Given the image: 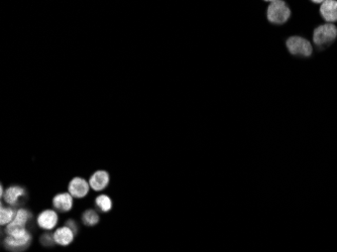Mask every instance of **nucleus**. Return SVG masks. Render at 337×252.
<instances>
[{
	"label": "nucleus",
	"mask_w": 337,
	"mask_h": 252,
	"mask_svg": "<svg viewBox=\"0 0 337 252\" xmlns=\"http://www.w3.org/2000/svg\"><path fill=\"white\" fill-rule=\"evenodd\" d=\"M96 206L104 213L109 212L112 209V200L107 195H100L95 200Z\"/></svg>",
	"instance_id": "13"
},
{
	"label": "nucleus",
	"mask_w": 337,
	"mask_h": 252,
	"mask_svg": "<svg viewBox=\"0 0 337 252\" xmlns=\"http://www.w3.org/2000/svg\"><path fill=\"white\" fill-rule=\"evenodd\" d=\"M68 190H69V193L72 195L73 198L82 199V198H84L88 195L89 190H90V185L83 178L77 177V178H74L69 183Z\"/></svg>",
	"instance_id": "4"
},
{
	"label": "nucleus",
	"mask_w": 337,
	"mask_h": 252,
	"mask_svg": "<svg viewBox=\"0 0 337 252\" xmlns=\"http://www.w3.org/2000/svg\"><path fill=\"white\" fill-rule=\"evenodd\" d=\"M53 206L60 212H69L73 208V197L70 193H61L54 197Z\"/></svg>",
	"instance_id": "11"
},
{
	"label": "nucleus",
	"mask_w": 337,
	"mask_h": 252,
	"mask_svg": "<svg viewBox=\"0 0 337 252\" xmlns=\"http://www.w3.org/2000/svg\"><path fill=\"white\" fill-rule=\"evenodd\" d=\"M58 221H59V217H58L57 212L54 210L48 209V210L43 211L38 215L36 222L41 228H43L45 230H52L57 226Z\"/></svg>",
	"instance_id": "7"
},
{
	"label": "nucleus",
	"mask_w": 337,
	"mask_h": 252,
	"mask_svg": "<svg viewBox=\"0 0 337 252\" xmlns=\"http://www.w3.org/2000/svg\"><path fill=\"white\" fill-rule=\"evenodd\" d=\"M31 219V213L27 210V209H19L17 210V213H16V216L14 218V220L12 221V223L16 224V225H19V226H24L26 227V225L28 224L29 220Z\"/></svg>",
	"instance_id": "14"
},
{
	"label": "nucleus",
	"mask_w": 337,
	"mask_h": 252,
	"mask_svg": "<svg viewBox=\"0 0 337 252\" xmlns=\"http://www.w3.org/2000/svg\"><path fill=\"white\" fill-rule=\"evenodd\" d=\"M286 48L288 52L295 57L309 58L313 54V47L310 40L300 35L290 36L286 40Z\"/></svg>",
	"instance_id": "3"
},
{
	"label": "nucleus",
	"mask_w": 337,
	"mask_h": 252,
	"mask_svg": "<svg viewBox=\"0 0 337 252\" xmlns=\"http://www.w3.org/2000/svg\"><path fill=\"white\" fill-rule=\"evenodd\" d=\"M41 241H42V243H43L45 246H51V245H53L54 243H56L55 240H54V236L51 235V234H49V233H48V234H44V235L42 236Z\"/></svg>",
	"instance_id": "16"
},
{
	"label": "nucleus",
	"mask_w": 337,
	"mask_h": 252,
	"mask_svg": "<svg viewBox=\"0 0 337 252\" xmlns=\"http://www.w3.org/2000/svg\"><path fill=\"white\" fill-rule=\"evenodd\" d=\"M82 221L86 226H94V225L98 224L99 216L96 211L90 209V210H87L84 212V214L82 216Z\"/></svg>",
	"instance_id": "15"
},
{
	"label": "nucleus",
	"mask_w": 337,
	"mask_h": 252,
	"mask_svg": "<svg viewBox=\"0 0 337 252\" xmlns=\"http://www.w3.org/2000/svg\"><path fill=\"white\" fill-rule=\"evenodd\" d=\"M337 38V27L334 24H324L317 27L312 35L314 45L318 49H325L335 41Z\"/></svg>",
	"instance_id": "2"
},
{
	"label": "nucleus",
	"mask_w": 337,
	"mask_h": 252,
	"mask_svg": "<svg viewBox=\"0 0 337 252\" xmlns=\"http://www.w3.org/2000/svg\"><path fill=\"white\" fill-rule=\"evenodd\" d=\"M66 226H68L69 228H71L73 231H74V233L76 234L77 233V229H78V226H77V224H76V222L74 220H68V222L66 223Z\"/></svg>",
	"instance_id": "17"
},
{
	"label": "nucleus",
	"mask_w": 337,
	"mask_h": 252,
	"mask_svg": "<svg viewBox=\"0 0 337 252\" xmlns=\"http://www.w3.org/2000/svg\"><path fill=\"white\" fill-rule=\"evenodd\" d=\"M0 196L3 198V196H4V193H3V187L2 186H0Z\"/></svg>",
	"instance_id": "18"
},
{
	"label": "nucleus",
	"mask_w": 337,
	"mask_h": 252,
	"mask_svg": "<svg viewBox=\"0 0 337 252\" xmlns=\"http://www.w3.org/2000/svg\"><path fill=\"white\" fill-rule=\"evenodd\" d=\"M31 242V235L29 234L28 236L15 238L12 236H6L4 239V245L5 247L13 252H21L27 249Z\"/></svg>",
	"instance_id": "5"
},
{
	"label": "nucleus",
	"mask_w": 337,
	"mask_h": 252,
	"mask_svg": "<svg viewBox=\"0 0 337 252\" xmlns=\"http://www.w3.org/2000/svg\"><path fill=\"white\" fill-rule=\"evenodd\" d=\"M269 2L270 4L267 8V18L269 23L275 26H282L286 24L291 17V9L288 4L281 0Z\"/></svg>",
	"instance_id": "1"
},
{
	"label": "nucleus",
	"mask_w": 337,
	"mask_h": 252,
	"mask_svg": "<svg viewBox=\"0 0 337 252\" xmlns=\"http://www.w3.org/2000/svg\"><path fill=\"white\" fill-rule=\"evenodd\" d=\"M17 211L13 208L10 207H4L1 204V209H0V224L1 225H8L12 221L14 220L16 216Z\"/></svg>",
	"instance_id": "12"
},
{
	"label": "nucleus",
	"mask_w": 337,
	"mask_h": 252,
	"mask_svg": "<svg viewBox=\"0 0 337 252\" xmlns=\"http://www.w3.org/2000/svg\"><path fill=\"white\" fill-rule=\"evenodd\" d=\"M109 181L110 177L106 171H97L90 177L89 185L95 192H100L108 186Z\"/></svg>",
	"instance_id": "8"
},
{
	"label": "nucleus",
	"mask_w": 337,
	"mask_h": 252,
	"mask_svg": "<svg viewBox=\"0 0 337 252\" xmlns=\"http://www.w3.org/2000/svg\"><path fill=\"white\" fill-rule=\"evenodd\" d=\"M321 17L326 24H334L337 22L336 0H326L320 5L319 9Z\"/></svg>",
	"instance_id": "6"
},
{
	"label": "nucleus",
	"mask_w": 337,
	"mask_h": 252,
	"mask_svg": "<svg viewBox=\"0 0 337 252\" xmlns=\"http://www.w3.org/2000/svg\"><path fill=\"white\" fill-rule=\"evenodd\" d=\"M53 236H54V240L57 244L62 245V246H68L73 242L75 233L68 226H64V227L58 228L55 231V233L53 234Z\"/></svg>",
	"instance_id": "10"
},
{
	"label": "nucleus",
	"mask_w": 337,
	"mask_h": 252,
	"mask_svg": "<svg viewBox=\"0 0 337 252\" xmlns=\"http://www.w3.org/2000/svg\"><path fill=\"white\" fill-rule=\"evenodd\" d=\"M26 195H27V192L25 188H23L21 186H11L5 191L3 199L8 205L16 206L18 204L19 200L23 199L24 197H26Z\"/></svg>",
	"instance_id": "9"
}]
</instances>
